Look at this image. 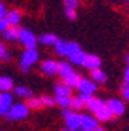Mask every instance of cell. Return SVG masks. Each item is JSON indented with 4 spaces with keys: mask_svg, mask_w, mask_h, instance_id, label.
Returning <instances> with one entry per match:
<instances>
[{
    "mask_svg": "<svg viewBox=\"0 0 129 131\" xmlns=\"http://www.w3.org/2000/svg\"><path fill=\"white\" fill-rule=\"evenodd\" d=\"M62 117L65 118V125L68 131H79L81 125V115L68 108H62Z\"/></svg>",
    "mask_w": 129,
    "mask_h": 131,
    "instance_id": "1",
    "label": "cell"
},
{
    "mask_svg": "<svg viewBox=\"0 0 129 131\" xmlns=\"http://www.w3.org/2000/svg\"><path fill=\"white\" fill-rule=\"evenodd\" d=\"M28 114H29L28 105L18 102V103H13V105L10 106V109L5 114V117L7 118V119H10V121H16V119H23V118H26Z\"/></svg>",
    "mask_w": 129,
    "mask_h": 131,
    "instance_id": "2",
    "label": "cell"
},
{
    "mask_svg": "<svg viewBox=\"0 0 129 131\" xmlns=\"http://www.w3.org/2000/svg\"><path fill=\"white\" fill-rule=\"evenodd\" d=\"M38 51L35 48H26L25 52L22 54V60H20V70L22 71H29L31 66L35 64L38 61Z\"/></svg>",
    "mask_w": 129,
    "mask_h": 131,
    "instance_id": "3",
    "label": "cell"
},
{
    "mask_svg": "<svg viewBox=\"0 0 129 131\" xmlns=\"http://www.w3.org/2000/svg\"><path fill=\"white\" fill-rule=\"evenodd\" d=\"M19 41L25 48H35L38 44L36 37L29 29H19Z\"/></svg>",
    "mask_w": 129,
    "mask_h": 131,
    "instance_id": "4",
    "label": "cell"
},
{
    "mask_svg": "<svg viewBox=\"0 0 129 131\" xmlns=\"http://www.w3.org/2000/svg\"><path fill=\"white\" fill-rule=\"evenodd\" d=\"M97 127H99V121L96 119V117H92L87 114L81 115V125H80L81 131H94Z\"/></svg>",
    "mask_w": 129,
    "mask_h": 131,
    "instance_id": "5",
    "label": "cell"
},
{
    "mask_svg": "<svg viewBox=\"0 0 129 131\" xmlns=\"http://www.w3.org/2000/svg\"><path fill=\"white\" fill-rule=\"evenodd\" d=\"M106 105H107V108L112 111V114L115 115V117H119V115H123V112H125V103L120 101V99H116V98H112V99H109L106 102Z\"/></svg>",
    "mask_w": 129,
    "mask_h": 131,
    "instance_id": "6",
    "label": "cell"
},
{
    "mask_svg": "<svg viewBox=\"0 0 129 131\" xmlns=\"http://www.w3.org/2000/svg\"><path fill=\"white\" fill-rule=\"evenodd\" d=\"M77 89L80 90V93L93 95L97 90V84L92 79H80V83L77 84Z\"/></svg>",
    "mask_w": 129,
    "mask_h": 131,
    "instance_id": "7",
    "label": "cell"
},
{
    "mask_svg": "<svg viewBox=\"0 0 129 131\" xmlns=\"http://www.w3.org/2000/svg\"><path fill=\"white\" fill-rule=\"evenodd\" d=\"M13 105V96L9 92H2L0 93V115H5Z\"/></svg>",
    "mask_w": 129,
    "mask_h": 131,
    "instance_id": "8",
    "label": "cell"
},
{
    "mask_svg": "<svg viewBox=\"0 0 129 131\" xmlns=\"http://www.w3.org/2000/svg\"><path fill=\"white\" fill-rule=\"evenodd\" d=\"M42 73H45L46 76H55L58 73V63L54 60H45L41 64Z\"/></svg>",
    "mask_w": 129,
    "mask_h": 131,
    "instance_id": "9",
    "label": "cell"
},
{
    "mask_svg": "<svg viewBox=\"0 0 129 131\" xmlns=\"http://www.w3.org/2000/svg\"><path fill=\"white\" fill-rule=\"evenodd\" d=\"M94 115H96V119H97L99 122H106V121H110L112 118L115 117V115L112 114V111L109 109V108H107V105L101 106L100 109H99V111H97V112L94 114Z\"/></svg>",
    "mask_w": 129,
    "mask_h": 131,
    "instance_id": "10",
    "label": "cell"
},
{
    "mask_svg": "<svg viewBox=\"0 0 129 131\" xmlns=\"http://www.w3.org/2000/svg\"><path fill=\"white\" fill-rule=\"evenodd\" d=\"M84 67L86 69H88V70H94V69H100L101 66V60L97 56H94V54H87V58H86V61H84Z\"/></svg>",
    "mask_w": 129,
    "mask_h": 131,
    "instance_id": "11",
    "label": "cell"
},
{
    "mask_svg": "<svg viewBox=\"0 0 129 131\" xmlns=\"http://www.w3.org/2000/svg\"><path fill=\"white\" fill-rule=\"evenodd\" d=\"M105 105H106L105 101H101V99H99V98H93V96H92V99L86 103L87 109L90 111V112H93V114H96L97 111H99L101 106H105Z\"/></svg>",
    "mask_w": 129,
    "mask_h": 131,
    "instance_id": "12",
    "label": "cell"
},
{
    "mask_svg": "<svg viewBox=\"0 0 129 131\" xmlns=\"http://www.w3.org/2000/svg\"><path fill=\"white\" fill-rule=\"evenodd\" d=\"M90 71H92L90 73V77H92V80L94 83H105L107 80L106 73L101 70V69H94V70H90Z\"/></svg>",
    "mask_w": 129,
    "mask_h": 131,
    "instance_id": "13",
    "label": "cell"
},
{
    "mask_svg": "<svg viewBox=\"0 0 129 131\" xmlns=\"http://www.w3.org/2000/svg\"><path fill=\"white\" fill-rule=\"evenodd\" d=\"M54 90H55V96H71V88L67 86L64 82L57 83L54 86Z\"/></svg>",
    "mask_w": 129,
    "mask_h": 131,
    "instance_id": "14",
    "label": "cell"
},
{
    "mask_svg": "<svg viewBox=\"0 0 129 131\" xmlns=\"http://www.w3.org/2000/svg\"><path fill=\"white\" fill-rule=\"evenodd\" d=\"M5 19H6V22L9 24V26H16L20 22V13L18 10H10V12L6 13Z\"/></svg>",
    "mask_w": 129,
    "mask_h": 131,
    "instance_id": "15",
    "label": "cell"
},
{
    "mask_svg": "<svg viewBox=\"0 0 129 131\" xmlns=\"http://www.w3.org/2000/svg\"><path fill=\"white\" fill-rule=\"evenodd\" d=\"M80 79H81V77H80L79 73L73 71L71 74H68L67 77H64V79H62V82H64L67 86H70V88L73 89V88H77V84L80 83Z\"/></svg>",
    "mask_w": 129,
    "mask_h": 131,
    "instance_id": "16",
    "label": "cell"
},
{
    "mask_svg": "<svg viewBox=\"0 0 129 131\" xmlns=\"http://www.w3.org/2000/svg\"><path fill=\"white\" fill-rule=\"evenodd\" d=\"M73 67H71V64L70 63H67V61H61V63H58V74L64 79V77H67L68 74H71L73 73Z\"/></svg>",
    "mask_w": 129,
    "mask_h": 131,
    "instance_id": "17",
    "label": "cell"
},
{
    "mask_svg": "<svg viewBox=\"0 0 129 131\" xmlns=\"http://www.w3.org/2000/svg\"><path fill=\"white\" fill-rule=\"evenodd\" d=\"M3 38L6 41H16V39H19V29L16 26H9L3 32Z\"/></svg>",
    "mask_w": 129,
    "mask_h": 131,
    "instance_id": "18",
    "label": "cell"
},
{
    "mask_svg": "<svg viewBox=\"0 0 129 131\" xmlns=\"http://www.w3.org/2000/svg\"><path fill=\"white\" fill-rule=\"evenodd\" d=\"M81 51V48H80V45L77 44V42H65V51H64V56L65 57H71L74 56L75 52Z\"/></svg>",
    "mask_w": 129,
    "mask_h": 131,
    "instance_id": "19",
    "label": "cell"
},
{
    "mask_svg": "<svg viewBox=\"0 0 129 131\" xmlns=\"http://www.w3.org/2000/svg\"><path fill=\"white\" fill-rule=\"evenodd\" d=\"M86 58H87V54H86L84 51H79V52H75L74 56L70 57V61H71V64L83 66L84 61H86Z\"/></svg>",
    "mask_w": 129,
    "mask_h": 131,
    "instance_id": "20",
    "label": "cell"
},
{
    "mask_svg": "<svg viewBox=\"0 0 129 131\" xmlns=\"http://www.w3.org/2000/svg\"><path fill=\"white\" fill-rule=\"evenodd\" d=\"M10 89H13V80L7 76H2L0 77V92H9Z\"/></svg>",
    "mask_w": 129,
    "mask_h": 131,
    "instance_id": "21",
    "label": "cell"
},
{
    "mask_svg": "<svg viewBox=\"0 0 129 131\" xmlns=\"http://www.w3.org/2000/svg\"><path fill=\"white\" fill-rule=\"evenodd\" d=\"M58 41V38L54 35V34H44L39 37L38 42H41L44 45H55V42Z\"/></svg>",
    "mask_w": 129,
    "mask_h": 131,
    "instance_id": "22",
    "label": "cell"
},
{
    "mask_svg": "<svg viewBox=\"0 0 129 131\" xmlns=\"http://www.w3.org/2000/svg\"><path fill=\"white\" fill-rule=\"evenodd\" d=\"M15 93H16V96H19V98H32V90L28 89V88H25V86H18L16 89H15Z\"/></svg>",
    "mask_w": 129,
    "mask_h": 131,
    "instance_id": "23",
    "label": "cell"
},
{
    "mask_svg": "<svg viewBox=\"0 0 129 131\" xmlns=\"http://www.w3.org/2000/svg\"><path fill=\"white\" fill-rule=\"evenodd\" d=\"M70 108H71V111H81L84 108V103H83V101L77 96V98H71V103H70Z\"/></svg>",
    "mask_w": 129,
    "mask_h": 131,
    "instance_id": "24",
    "label": "cell"
},
{
    "mask_svg": "<svg viewBox=\"0 0 129 131\" xmlns=\"http://www.w3.org/2000/svg\"><path fill=\"white\" fill-rule=\"evenodd\" d=\"M28 108L29 109H39V108H42L44 105H42V101H41V98H29L28 99Z\"/></svg>",
    "mask_w": 129,
    "mask_h": 131,
    "instance_id": "25",
    "label": "cell"
},
{
    "mask_svg": "<svg viewBox=\"0 0 129 131\" xmlns=\"http://www.w3.org/2000/svg\"><path fill=\"white\" fill-rule=\"evenodd\" d=\"M55 103H58L61 108H68L71 103V96H55Z\"/></svg>",
    "mask_w": 129,
    "mask_h": 131,
    "instance_id": "26",
    "label": "cell"
},
{
    "mask_svg": "<svg viewBox=\"0 0 129 131\" xmlns=\"http://www.w3.org/2000/svg\"><path fill=\"white\" fill-rule=\"evenodd\" d=\"M54 48H55V52L58 54V56H64V51H65V41H61V39H58V41L55 42Z\"/></svg>",
    "mask_w": 129,
    "mask_h": 131,
    "instance_id": "27",
    "label": "cell"
},
{
    "mask_svg": "<svg viewBox=\"0 0 129 131\" xmlns=\"http://www.w3.org/2000/svg\"><path fill=\"white\" fill-rule=\"evenodd\" d=\"M41 101H42V105H44V106H54V105H55V99L48 96V95H44L41 98Z\"/></svg>",
    "mask_w": 129,
    "mask_h": 131,
    "instance_id": "28",
    "label": "cell"
},
{
    "mask_svg": "<svg viewBox=\"0 0 129 131\" xmlns=\"http://www.w3.org/2000/svg\"><path fill=\"white\" fill-rule=\"evenodd\" d=\"M80 5V0H64V6L65 9H77Z\"/></svg>",
    "mask_w": 129,
    "mask_h": 131,
    "instance_id": "29",
    "label": "cell"
},
{
    "mask_svg": "<svg viewBox=\"0 0 129 131\" xmlns=\"http://www.w3.org/2000/svg\"><path fill=\"white\" fill-rule=\"evenodd\" d=\"M65 16H67L70 20H74V19L77 18V13H75L74 9H65Z\"/></svg>",
    "mask_w": 129,
    "mask_h": 131,
    "instance_id": "30",
    "label": "cell"
},
{
    "mask_svg": "<svg viewBox=\"0 0 129 131\" xmlns=\"http://www.w3.org/2000/svg\"><path fill=\"white\" fill-rule=\"evenodd\" d=\"M122 98L129 102V86H126V84L122 86Z\"/></svg>",
    "mask_w": 129,
    "mask_h": 131,
    "instance_id": "31",
    "label": "cell"
},
{
    "mask_svg": "<svg viewBox=\"0 0 129 131\" xmlns=\"http://www.w3.org/2000/svg\"><path fill=\"white\" fill-rule=\"evenodd\" d=\"M7 28H9V24L6 22V19L5 18H0V32L3 34Z\"/></svg>",
    "mask_w": 129,
    "mask_h": 131,
    "instance_id": "32",
    "label": "cell"
},
{
    "mask_svg": "<svg viewBox=\"0 0 129 131\" xmlns=\"http://www.w3.org/2000/svg\"><path fill=\"white\" fill-rule=\"evenodd\" d=\"M92 96H93V95H87V93H80V96H79V98L81 99V101H83L84 106H86V103H87L88 101H90V99H92Z\"/></svg>",
    "mask_w": 129,
    "mask_h": 131,
    "instance_id": "33",
    "label": "cell"
},
{
    "mask_svg": "<svg viewBox=\"0 0 129 131\" xmlns=\"http://www.w3.org/2000/svg\"><path fill=\"white\" fill-rule=\"evenodd\" d=\"M123 82H125L126 86H129V69H126L125 73H123Z\"/></svg>",
    "mask_w": 129,
    "mask_h": 131,
    "instance_id": "34",
    "label": "cell"
},
{
    "mask_svg": "<svg viewBox=\"0 0 129 131\" xmlns=\"http://www.w3.org/2000/svg\"><path fill=\"white\" fill-rule=\"evenodd\" d=\"M6 13H7V12H6L5 5H3V3H0V18H5Z\"/></svg>",
    "mask_w": 129,
    "mask_h": 131,
    "instance_id": "35",
    "label": "cell"
},
{
    "mask_svg": "<svg viewBox=\"0 0 129 131\" xmlns=\"http://www.w3.org/2000/svg\"><path fill=\"white\" fill-rule=\"evenodd\" d=\"M5 52H6V48H5V45H3V44L0 42V58L5 56Z\"/></svg>",
    "mask_w": 129,
    "mask_h": 131,
    "instance_id": "36",
    "label": "cell"
},
{
    "mask_svg": "<svg viewBox=\"0 0 129 131\" xmlns=\"http://www.w3.org/2000/svg\"><path fill=\"white\" fill-rule=\"evenodd\" d=\"M2 58H5L6 61H9L10 60V54H9V52H5V56L2 57Z\"/></svg>",
    "mask_w": 129,
    "mask_h": 131,
    "instance_id": "37",
    "label": "cell"
},
{
    "mask_svg": "<svg viewBox=\"0 0 129 131\" xmlns=\"http://www.w3.org/2000/svg\"><path fill=\"white\" fill-rule=\"evenodd\" d=\"M94 131H106V130H105V128H101V127H97Z\"/></svg>",
    "mask_w": 129,
    "mask_h": 131,
    "instance_id": "38",
    "label": "cell"
},
{
    "mask_svg": "<svg viewBox=\"0 0 129 131\" xmlns=\"http://www.w3.org/2000/svg\"><path fill=\"white\" fill-rule=\"evenodd\" d=\"M126 63H128V69H129V54L126 56Z\"/></svg>",
    "mask_w": 129,
    "mask_h": 131,
    "instance_id": "39",
    "label": "cell"
},
{
    "mask_svg": "<svg viewBox=\"0 0 129 131\" xmlns=\"http://www.w3.org/2000/svg\"><path fill=\"white\" fill-rule=\"evenodd\" d=\"M123 2H129V0H123Z\"/></svg>",
    "mask_w": 129,
    "mask_h": 131,
    "instance_id": "40",
    "label": "cell"
},
{
    "mask_svg": "<svg viewBox=\"0 0 129 131\" xmlns=\"http://www.w3.org/2000/svg\"><path fill=\"white\" fill-rule=\"evenodd\" d=\"M64 131H68V130H64Z\"/></svg>",
    "mask_w": 129,
    "mask_h": 131,
    "instance_id": "41",
    "label": "cell"
}]
</instances>
